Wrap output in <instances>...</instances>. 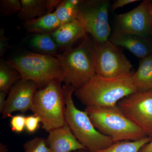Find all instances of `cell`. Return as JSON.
Segmentation results:
<instances>
[{
	"mask_svg": "<svg viewBox=\"0 0 152 152\" xmlns=\"http://www.w3.org/2000/svg\"><path fill=\"white\" fill-rule=\"evenodd\" d=\"M133 74L116 78H106L96 75L75 90V95L86 107L117 105L123 98L138 91L132 80Z\"/></svg>",
	"mask_w": 152,
	"mask_h": 152,
	"instance_id": "1",
	"label": "cell"
},
{
	"mask_svg": "<svg viewBox=\"0 0 152 152\" xmlns=\"http://www.w3.org/2000/svg\"><path fill=\"white\" fill-rule=\"evenodd\" d=\"M95 56L96 42L88 34L77 46L58 55L65 84L77 89L93 77L96 75Z\"/></svg>",
	"mask_w": 152,
	"mask_h": 152,
	"instance_id": "2",
	"label": "cell"
},
{
	"mask_svg": "<svg viewBox=\"0 0 152 152\" xmlns=\"http://www.w3.org/2000/svg\"><path fill=\"white\" fill-rule=\"evenodd\" d=\"M87 112L95 128L113 140L114 143L136 141L149 136L136 124L118 106L86 107Z\"/></svg>",
	"mask_w": 152,
	"mask_h": 152,
	"instance_id": "3",
	"label": "cell"
},
{
	"mask_svg": "<svg viewBox=\"0 0 152 152\" xmlns=\"http://www.w3.org/2000/svg\"><path fill=\"white\" fill-rule=\"evenodd\" d=\"M59 79L52 80L35 94L32 111L47 132L67 124L64 91Z\"/></svg>",
	"mask_w": 152,
	"mask_h": 152,
	"instance_id": "4",
	"label": "cell"
},
{
	"mask_svg": "<svg viewBox=\"0 0 152 152\" xmlns=\"http://www.w3.org/2000/svg\"><path fill=\"white\" fill-rule=\"evenodd\" d=\"M66 103V120L78 141L90 152H96L111 145L114 142L95 128L86 111L77 108L73 100L75 89L71 85L63 86Z\"/></svg>",
	"mask_w": 152,
	"mask_h": 152,
	"instance_id": "5",
	"label": "cell"
},
{
	"mask_svg": "<svg viewBox=\"0 0 152 152\" xmlns=\"http://www.w3.org/2000/svg\"><path fill=\"white\" fill-rule=\"evenodd\" d=\"M7 61L18 72L22 80L35 82L39 88L54 79L63 82L61 67L56 57L30 53L13 57Z\"/></svg>",
	"mask_w": 152,
	"mask_h": 152,
	"instance_id": "6",
	"label": "cell"
},
{
	"mask_svg": "<svg viewBox=\"0 0 152 152\" xmlns=\"http://www.w3.org/2000/svg\"><path fill=\"white\" fill-rule=\"evenodd\" d=\"M110 4L109 0H83L77 10L76 19L96 42L108 40L111 34L108 21Z\"/></svg>",
	"mask_w": 152,
	"mask_h": 152,
	"instance_id": "7",
	"label": "cell"
},
{
	"mask_svg": "<svg viewBox=\"0 0 152 152\" xmlns=\"http://www.w3.org/2000/svg\"><path fill=\"white\" fill-rule=\"evenodd\" d=\"M96 75L106 78H116L132 75L133 65L122 50L109 39L96 42Z\"/></svg>",
	"mask_w": 152,
	"mask_h": 152,
	"instance_id": "8",
	"label": "cell"
},
{
	"mask_svg": "<svg viewBox=\"0 0 152 152\" xmlns=\"http://www.w3.org/2000/svg\"><path fill=\"white\" fill-rule=\"evenodd\" d=\"M117 106L152 137V89L137 91L123 98Z\"/></svg>",
	"mask_w": 152,
	"mask_h": 152,
	"instance_id": "9",
	"label": "cell"
},
{
	"mask_svg": "<svg viewBox=\"0 0 152 152\" xmlns=\"http://www.w3.org/2000/svg\"><path fill=\"white\" fill-rule=\"evenodd\" d=\"M151 1L145 0L129 12L117 15L113 29L123 32L151 37L152 15L150 12Z\"/></svg>",
	"mask_w": 152,
	"mask_h": 152,
	"instance_id": "10",
	"label": "cell"
},
{
	"mask_svg": "<svg viewBox=\"0 0 152 152\" xmlns=\"http://www.w3.org/2000/svg\"><path fill=\"white\" fill-rule=\"evenodd\" d=\"M39 88L35 82L21 79L9 91L2 118L11 117V114L15 112L24 114L31 110L35 94Z\"/></svg>",
	"mask_w": 152,
	"mask_h": 152,
	"instance_id": "11",
	"label": "cell"
},
{
	"mask_svg": "<svg viewBox=\"0 0 152 152\" xmlns=\"http://www.w3.org/2000/svg\"><path fill=\"white\" fill-rule=\"evenodd\" d=\"M109 40L117 46L125 48L140 59L152 54L151 37H144L113 29Z\"/></svg>",
	"mask_w": 152,
	"mask_h": 152,
	"instance_id": "12",
	"label": "cell"
},
{
	"mask_svg": "<svg viewBox=\"0 0 152 152\" xmlns=\"http://www.w3.org/2000/svg\"><path fill=\"white\" fill-rule=\"evenodd\" d=\"M46 140L47 145L51 152H73L87 150L78 141L68 124L49 132Z\"/></svg>",
	"mask_w": 152,
	"mask_h": 152,
	"instance_id": "13",
	"label": "cell"
},
{
	"mask_svg": "<svg viewBox=\"0 0 152 152\" xmlns=\"http://www.w3.org/2000/svg\"><path fill=\"white\" fill-rule=\"evenodd\" d=\"M87 33L77 19L62 25L50 34L60 49L71 48L76 42L83 39Z\"/></svg>",
	"mask_w": 152,
	"mask_h": 152,
	"instance_id": "14",
	"label": "cell"
},
{
	"mask_svg": "<svg viewBox=\"0 0 152 152\" xmlns=\"http://www.w3.org/2000/svg\"><path fill=\"white\" fill-rule=\"evenodd\" d=\"M61 25L54 12L23 23L27 31L34 34H50Z\"/></svg>",
	"mask_w": 152,
	"mask_h": 152,
	"instance_id": "15",
	"label": "cell"
},
{
	"mask_svg": "<svg viewBox=\"0 0 152 152\" xmlns=\"http://www.w3.org/2000/svg\"><path fill=\"white\" fill-rule=\"evenodd\" d=\"M132 78L138 91L152 89V54L140 59L138 69Z\"/></svg>",
	"mask_w": 152,
	"mask_h": 152,
	"instance_id": "16",
	"label": "cell"
},
{
	"mask_svg": "<svg viewBox=\"0 0 152 152\" xmlns=\"http://www.w3.org/2000/svg\"><path fill=\"white\" fill-rule=\"evenodd\" d=\"M31 46L41 54L56 57L59 48L50 34H35L30 38Z\"/></svg>",
	"mask_w": 152,
	"mask_h": 152,
	"instance_id": "17",
	"label": "cell"
},
{
	"mask_svg": "<svg viewBox=\"0 0 152 152\" xmlns=\"http://www.w3.org/2000/svg\"><path fill=\"white\" fill-rule=\"evenodd\" d=\"M20 2L22 10L18 16L24 22L47 14L46 0H21Z\"/></svg>",
	"mask_w": 152,
	"mask_h": 152,
	"instance_id": "18",
	"label": "cell"
},
{
	"mask_svg": "<svg viewBox=\"0 0 152 152\" xmlns=\"http://www.w3.org/2000/svg\"><path fill=\"white\" fill-rule=\"evenodd\" d=\"M21 79V76L18 71L12 67L7 61L1 60L0 91L8 94L11 89Z\"/></svg>",
	"mask_w": 152,
	"mask_h": 152,
	"instance_id": "19",
	"label": "cell"
},
{
	"mask_svg": "<svg viewBox=\"0 0 152 152\" xmlns=\"http://www.w3.org/2000/svg\"><path fill=\"white\" fill-rule=\"evenodd\" d=\"M83 0L63 1L54 11L57 18L62 25L76 19L77 10Z\"/></svg>",
	"mask_w": 152,
	"mask_h": 152,
	"instance_id": "20",
	"label": "cell"
},
{
	"mask_svg": "<svg viewBox=\"0 0 152 152\" xmlns=\"http://www.w3.org/2000/svg\"><path fill=\"white\" fill-rule=\"evenodd\" d=\"M152 140L149 136L136 141H124L117 142L111 145L96 152H139Z\"/></svg>",
	"mask_w": 152,
	"mask_h": 152,
	"instance_id": "21",
	"label": "cell"
},
{
	"mask_svg": "<svg viewBox=\"0 0 152 152\" xmlns=\"http://www.w3.org/2000/svg\"><path fill=\"white\" fill-rule=\"evenodd\" d=\"M23 148L25 152H51L47 145L46 140L39 137L28 141Z\"/></svg>",
	"mask_w": 152,
	"mask_h": 152,
	"instance_id": "22",
	"label": "cell"
},
{
	"mask_svg": "<svg viewBox=\"0 0 152 152\" xmlns=\"http://www.w3.org/2000/svg\"><path fill=\"white\" fill-rule=\"evenodd\" d=\"M21 4L19 0H1L0 10L3 16H10L21 11Z\"/></svg>",
	"mask_w": 152,
	"mask_h": 152,
	"instance_id": "23",
	"label": "cell"
},
{
	"mask_svg": "<svg viewBox=\"0 0 152 152\" xmlns=\"http://www.w3.org/2000/svg\"><path fill=\"white\" fill-rule=\"evenodd\" d=\"M10 125L12 132L16 133L22 132L26 128V117L23 115H19L12 116Z\"/></svg>",
	"mask_w": 152,
	"mask_h": 152,
	"instance_id": "24",
	"label": "cell"
},
{
	"mask_svg": "<svg viewBox=\"0 0 152 152\" xmlns=\"http://www.w3.org/2000/svg\"><path fill=\"white\" fill-rule=\"evenodd\" d=\"M41 119L36 115L26 117V129L28 133H33L38 129L39 126Z\"/></svg>",
	"mask_w": 152,
	"mask_h": 152,
	"instance_id": "25",
	"label": "cell"
},
{
	"mask_svg": "<svg viewBox=\"0 0 152 152\" xmlns=\"http://www.w3.org/2000/svg\"><path fill=\"white\" fill-rule=\"evenodd\" d=\"M9 38L5 34L4 30L3 28H1L0 30V56L2 58L10 47L9 45Z\"/></svg>",
	"mask_w": 152,
	"mask_h": 152,
	"instance_id": "26",
	"label": "cell"
},
{
	"mask_svg": "<svg viewBox=\"0 0 152 152\" xmlns=\"http://www.w3.org/2000/svg\"><path fill=\"white\" fill-rule=\"evenodd\" d=\"M138 1H139L138 0L137 1V0H118L111 6L110 10L112 12L124 6L127 5L129 4Z\"/></svg>",
	"mask_w": 152,
	"mask_h": 152,
	"instance_id": "27",
	"label": "cell"
},
{
	"mask_svg": "<svg viewBox=\"0 0 152 152\" xmlns=\"http://www.w3.org/2000/svg\"><path fill=\"white\" fill-rule=\"evenodd\" d=\"M62 1V0H46L47 14L53 12V11L54 9L56 10Z\"/></svg>",
	"mask_w": 152,
	"mask_h": 152,
	"instance_id": "28",
	"label": "cell"
},
{
	"mask_svg": "<svg viewBox=\"0 0 152 152\" xmlns=\"http://www.w3.org/2000/svg\"><path fill=\"white\" fill-rule=\"evenodd\" d=\"M8 93L5 92H0V113L2 114L5 106L7 95Z\"/></svg>",
	"mask_w": 152,
	"mask_h": 152,
	"instance_id": "29",
	"label": "cell"
},
{
	"mask_svg": "<svg viewBox=\"0 0 152 152\" xmlns=\"http://www.w3.org/2000/svg\"><path fill=\"white\" fill-rule=\"evenodd\" d=\"M139 152H152V140L144 146Z\"/></svg>",
	"mask_w": 152,
	"mask_h": 152,
	"instance_id": "30",
	"label": "cell"
},
{
	"mask_svg": "<svg viewBox=\"0 0 152 152\" xmlns=\"http://www.w3.org/2000/svg\"><path fill=\"white\" fill-rule=\"evenodd\" d=\"M8 150L7 145L1 143L0 144V152H8Z\"/></svg>",
	"mask_w": 152,
	"mask_h": 152,
	"instance_id": "31",
	"label": "cell"
},
{
	"mask_svg": "<svg viewBox=\"0 0 152 152\" xmlns=\"http://www.w3.org/2000/svg\"><path fill=\"white\" fill-rule=\"evenodd\" d=\"M150 12H151V14L152 15V3L151 4V7H150Z\"/></svg>",
	"mask_w": 152,
	"mask_h": 152,
	"instance_id": "32",
	"label": "cell"
},
{
	"mask_svg": "<svg viewBox=\"0 0 152 152\" xmlns=\"http://www.w3.org/2000/svg\"><path fill=\"white\" fill-rule=\"evenodd\" d=\"M85 151V150H80V151H77L75 152H84V151Z\"/></svg>",
	"mask_w": 152,
	"mask_h": 152,
	"instance_id": "33",
	"label": "cell"
},
{
	"mask_svg": "<svg viewBox=\"0 0 152 152\" xmlns=\"http://www.w3.org/2000/svg\"><path fill=\"white\" fill-rule=\"evenodd\" d=\"M151 38L152 39V28H151Z\"/></svg>",
	"mask_w": 152,
	"mask_h": 152,
	"instance_id": "34",
	"label": "cell"
}]
</instances>
